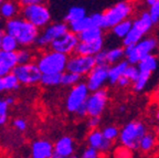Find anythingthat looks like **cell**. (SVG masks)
Returning <instances> with one entry per match:
<instances>
[{
    "instance_id": "56",
    "label": "cell",
    "mask_w": 159,
    "mask_h": 158,
    "mask_svg": "<svg viewBox=\"0 0 159 158\" xmlns=\"http://www.w3.org/2000/svg\"><path fill=\"white\" fill-rule=\"evenodd\" d=\"M158 54H159V50H158Z\"/></svg>"
},
{
    "instance_id": "12",
    "label": "cell",
    "mask_w": 159,
    "mask_h": 158,
    "mask_svg": "<svg viewBox=\"0 0 159 158\" xmlns=\"http://www.w3.org/2000/svg\"><path fill=\"white\" fill-rule=\"evenodd\" d=\"M86 109L89 116H101L107 103V92L99 89L92 92L86 100Z\"/></svg>"
},
{
    "instance_id": "32",
    "label": "cell",
    "mask_w": 159,
    "mask_h": 158,
    "mask_svg": "<svg viewBox=\"0 0 159 158\" xmlns=\"http://www.w3.org/2000/svg\"><path fill=\"white\" fill-rule=\"evenodd\" d=\"M123 57H125L124 48H114V49L107 51V63L108 64H115Z\"/></svg>"
},
{
    "instance_id": "46",
    "label": "cell",
    "mask_w": 159,
    "mask_h": 158,
    "mask_svg": "<svg viewBox=\"0 0 159 158\" xmlns=\"http://www.w3.org/2000/svg\"><path fill=\"white\" fill-rule=\"evenodd\" d=\"M130 80L128 79L127 77H125V75H123V77H119V80H118V82H117V84H118L119 86L120 87H126V86H128L129 84H130Z\"/></svg>"
},
{
    "instance_id": "22",
    "label": "cell",
    "mask_w": 159,
    "mask_h": 158,
    "mask_svg": "<svg viewBox=\"0 0 159 158\" xmlns=\"http://www.w3.org/2000/svg\"><path fill=\"white\" fill-rule=\"evenodd\" d=\"M77 35H79L80 41H94V40L103 38V28L96 27V26H91L89 28L85 29L84 31L80 32Z\"/></svg>"
},
{
    "instance_id": "42",
    "label": "cell",
    "mask_w": 159,
    "mask_h": 158,
    "mask_svg": "<svg viewBox=\"0 0 159 158\" xmlns=\"http://www.w3.org/2000/svg\"><path fill=\"white\" fill-rule=\"evenodd\" d=\"M13 126H15L18 131L23 132V131L27 129V122L22 118H17V119L13 121Z\"/></svg>"
},
{
    "instance_id": "45",
    "label": "cell",
    "mask_w": 159,
    "mask_h": 158,
    "mask_svg": "<svg viewBox=\"0 0 159 158\" xmlns=\"http://www.w3.org/2000/svg\"><path fill=\"white\" fill-rule=\"evenodd\" d=\"M87 124H89V126L91 128L97 127L99 124V116H89V122H87Z\"/></svg>"
},
{
    "instance_id": "21",
    "label": "cell",
    "mask_w": 159,
    "mask_h": 158,
    "mask_svg": "<svg viewBox=\"0 0 159 158\" xmlns=\"http://www.w3.org/2000/svg\"><path fill=\"white\" fill-rule=\"evenodd\" d=\"M20 9L18 3L13 2V1H2V3L0 5V16L6 20L12 19V18L17 17L19 13Z\"/></svg>"
},
{
    "instance_id": "23",
    "label": "cell",
    "mask_w": 159,
    "mask_h": 158,
    "mask_svg": "<svg viewBox=\"0 0 159 158\" xmlns=\"http://www.w3.org/2000/svg\"><path fill=\"white\" fill-rule=\"evenodd\" d=\"M157 64H158L157 58L150 53V54L143 58L137 63V67H138L139 71H145V72H149V73H152L157 69Z\"/></svg>"
},
{
    "instance_id": "49",
    "label": "cell",
    "mask_w": 159,
    "mask_h": 158,
    "mask_svg": "<svg viewBox=\"0 0 159 158\" xmlns=\"http://www.w3.org/2000/svg\"><path fill=\"white\" fill-rule=\"evenodd\" d=\"M5 30H2L1 28H0V49H1V43H2V38L3 35H5Z\"/></svg>"
},
{
    "instance_id": "48",
    "label": "cell",
    "mask_w": 159,
    "mask_h": 158,
    "mask_svg": "<svg viewBox=\"0 0 159 158\" xmlns=\"http://www.w3.org/2000/svg\"><path fill=\"white\" fill-rule=\"evenodd\" d=\"M6 91V86H5V82H3V77H0V93Z\"/></svg>"
},
{
    "instance_id": "25",
    "label": "cell",
    "mask_w": 159,
    "mask_h": 158,
    "mask_svg": "<svg viewBox=\"0 0 159 158\" xmlns=\"http://www.w3.org/2000/svg\"><path fill=\"white\" fill-rule=\"evenodd\" d=\"M62 73H42L40 83L44 86H57L61 84Z\"/></svg>"
},
{
    "instance_id": "5",
    "label": "cell",
    "mask_w": 159,
    "mask_h": 158,
    "mask_svg": "<svg viewBox=\"0 0 159 158\" xmlns=\"http://www.w3.org/2000/svg\"><path fill=\"white\" fill-rule=\"evenodd\" d=\"M152 25H154V22H152V17H150L149 12H143L133 22L132 29L129 30L127 35L123 39L124 47L128 44H135L138 41H140L142 38L147 32H149V30L152 29Z\"/></svg>"
},
{
    "instance_id": "28",
    "label": "cell",
    "mask_w": 159,
    "mask_h": 158,
    "mask_svg": "<svg viewBox=\"0 0 159 158\" xmlns=\"http://www.w3.org/2000/svg\"><path fill=\"white\" fill-rule=\"evenodd\" d=\"M19 42H18V40L13 35L5 33V35L2 38V43H1V49L6 50V51L16 52L19 49Z\"/></svg>"
},
{
    "instance_id": "51",
    "label": "cell",
    "mask_w": 159,
    "mask_h": 158,
    "mask_svg": "<svg viewBox=\"0 0 159 158\" xmlns=\"http://www.w3.org/2000/svg\"><path fill=\"white\" fill-rule=\"evenodd\" d=\"M146 2H147V5L150 7V6H152L155 2H157V0H146Z\"/></svg>"
},
{
    "instance_id": "18",
    "label": "cell",
    "mask_w": 159,
    "mask_h": 158,
    "mask_svg": "<svg viewBox=\"0 0 159 158\" xmlns=\"http://www.w3.org/2000/svg\"><path fill=\"white\" fill-rule=\"evenodd\" d=\"M103 43H104L103 38L89 42L80 41L75 48L74 53L81 55H95L97 52L103 49Z\"/></svg>"
},
{
    "instance_id": "35",
    "label": "cell",
    "mask_w": 159,
    "mask_h": 158,
    "mask_svg": "<svg viewBox=\"0 0 159 158\" xmlns=\"http://www.w3.org/2000/svg\"><path fill=\"white\" fill-rule=\"evenodd\" d=\"M9 104L7 103L5 99H0V126L5 125L8 119V109H9Z\"/></svg>"
},
{
    "instance_id": "17",
    "label": "cell",
    "mask_w": 159,
    "mask_h": 158,
    "mask_svg": "<svg viewBox=\"0 0 159 158\" xmlns=\"http://www.w3.org/2000/svg\"><path fill=\"white\" fill-rule=\"evenodd\" d=\"M17 65V52L0 49V77L12 72Z\"/></svg>"
},
{
    "instance_id": "8",
    "label": "cell",
    "mask_w": 159,
    "mask_h": 158,
    "mask_svg": "<svg viewBox=\"0 0 159 158\" xmlns=\"http://www.w3.org/2000/svg\"><path fill=\"white\" fill-rule=\"evenodd\" d=\"M70 31V28L66 22H59V23H51L44 27L42 32H40L39 37L37 39V45L39 47H48L57 38L64 35Z\"/></svg>"
},
{
    "instance_id": "55",
    "label": "cell",
    "mask_w": 159,
    "mask_h": 158,
    "mask_svg": "<svg viewBox=\"0 0 159 158\" xmlns=\"http://www.w3.org/2000/svg\"><path fill=\"white\" fill-rule=\"evenodd\" d=\"M2 1H3V0H0V5H1V3H2Z\"/></svg>"
},
{
    "instance_id": "52",
    "label": "cell",
    "mask_w": 159,
    "mask_h": 158,
    "mask_svg": "<svg viewBox=\"0 0 159 158\" xmlns=\"http://www.w3.org/2000/svg\"><path fill=\"white\" fill-rule=\"evenodd\" d=\"M2 20H3V18L1 17V16H0V26L2 25Z\"/></svg>"
},
{
    "instance_id": "33",
    "label": "cell",
    "mask_w": 159,
    "mask_h": 158,
    "mask_svg": "<svg viewBox=\"0 0 159 158\" xmlns=\"http://www.w3.org/2000/svg\"><path fill=\"white\" fill-rule=\"evenodd\" d=\"M150 75H152V73H149V72L140 71L137 81L134 82V90L136 92L143 91V90L146 87L147 83H148L149 79H150Z\"/></svg>"
},
{
    "instance_id": "24",
    "label": "cell",
    "mask_w": 159,
    "mask_h": 158,
    "mask_svg": "<svg viewBox=\"0 0 159 158\" xmlns=\"http://www.w3.org/2000/svg\"><path fill=\"white\" fill-rule=\"evenodd\" d=\"M91 26H93L92 20H91V16H89V17L85 16L82 19H79V20H76V21H73V22L69 23L70 31H72V32L76 33V35H79L80 32L84 31L85 29L89 28Z\"/></svg>"
},
{
    "instance_id": "47",
    "label": "cell",
    "mask_w": 159,
    "mask_h": 158,
    "mask_svg": "<svg viewBox=\"0 0 159 158\" xmlns=\"http://www.w3.org/2000/svg\"><path fill=\"white\" fill-rule=\"evenodd\" d=\"M44 0H19V3L21 6H28V5H33V3H43Z\"/></svg>"
},
{
    "instance_id": "53",
    "label": "cell",
    "mask_w": 159,
    "mask_h": 158,
    "mask_svg": "<svg viewBox=\"0 0 159 158\" xmlns=\"http://www.w3.org/2000/svg\"><path fill=\"white\" fill-rule=\"evenodd\" d=\"M156 117H157V119H158V121H159V111L157 112V115H156Z\"/></svg>"
},
{
    "instance_id": "41",
    "label": "cell",
    "mask_w": 159,
    "mask_h": 158,
    "mask_svg": "<svg viewBox=\"0 0 159 158\" xmlns=\"http://www.w3.org/2000/svg\"><path fill=\"white\" fill-rule=\"evenodd\" d=\"M91 20L93 26L103 28V13H94L91 16Z\"/></svg>"
},
{
    "instance_id": "1",
    "label": "cell",
    "mask_w": 159,
    "mask_h": 158,
    "mask_svg": "<svg viewBox=\"0 0 159 158\" xmlns=\"http://www.w3.org/2000/svg\"><path fill=\"white\" fill-rule=\"evenodd\" d=\"M3 29L6 33L13 35L22 47H29L35 43L40 35L39 28L22 17L7 20Z\"/></svg>"
},
{
    "instance_id": "27",
    "label": "cell",
    "mask_w": 159,
    "mask_h": 158,
    "mask_svg": "<svg viewBox=\"0 0 159 158\" xmlns=\"http://www.w3.org/2000/svg\"><path fill=\"white\" fill-rule=\"evenodd\" d=\"M86 16L85 9L82 7H72L70 8V10L67 11L66 16L64 18V21L66 23H71L73 21H76L79 19H82Z\"/></svg>"
},
{
    "instance_id": "9",
    "label": "cell",
    "mask_w": 159,
    "mask_h": 158,
    "mask_svg": "<svg viewBox=\"0 0 159 158\" xmlns=\"http://www.w3.org/2000/svg\"><path fill=\"white\" fill-rule=\"evenodd\" d=\"M89 89L86 83L79 82L77 84L73 85L72 90L70 91L69 95L66 97V109L71 113H75L82 104L86 102L87 97L89 95Z\"/></svg>"
},
{
    "instance_id": "44",
    "label": "cell",
    "mask_w": 159,
    "mask_h": 158,
    "mask_svg": "<svg viewBox=\"0 0 159 158\" xmlns=\"http://www.w3.org/2000/svg\"><path fill=\"white\" fill-rule=\"evenodd\" d=\"M75 114H76L77 116L80 117H84L87 115V109H86V103L82 104L81 106L79 107V109H76V112H75Z\"/></svg>"
},
{
    "instance_id": "14",
    "label": "cell",
    "mask_w": 159,
    "mask_h": 158,
    "mask_svg": "<svg viewBox=\"0 0 159 158\" xmlns=\"http://www.w3.org/2000/svg\"><path fill=\"white\" fill-rule=\"evenodd\" d=\"M108 65L107 64H96L93 70L89 72L87 77L86 84L89 91L94 92L99 90L108 80Z\"/></svg>"
},
{
    "instance_id": "7",
    "label": "cell",
    "mask_w": 159,
    "mask_h": 158,
    "mask_svg": "<svg viewBox=\"0 0 159 158\" xmlns=\"http://www.w3.org/2000/svg\"><path fill=\"white\" fill-rule=\"evenodd\" d=\"M13 73L17 75L18 80L23 85H33L40 83L42 77V72L39 69L37 63H27V64H18L13 69Z\"/></svg>"
},
{
    "instance_id": "26",
    "label": "cell",
    "mask_w": 159,
    "mask_h": 158,
    "mask_svg": "<svg viewBox=\"0 0 159 158\" xmlns=\"http://www.w3.org/2000/svg\"><path fill=\"white\" fill-rule=\"evenodd\" d=\"M132 26H133V22L130 20H123L120 21L119 23L115 25L113 27V33H114L116 37L118 38H123L124 39L125 37L127 35V33L129 32V30L132 29Z\"/></svg>"
},
{
    "instance_id": "54",
    "label": "cell",
    "mask_w": 159,
    "mask_h": 158,
    "mask_svg": "<svg viewBox=\"0 0 159 158\" xmlns=\"http://www.w3.org/2000/svg\"><path fill=\"white\" fill-rule=\"evenodd\" d=\"M157 134L159 135V126H158V128H157Z\"/></svg>"
},
{
    "instance_id": "50",
    "label": "cell",
    "mask_w": 159,
    "mask_h": 158,
    "mask_svg": "<svg viewBox=\"0 0 159 158\" xmlns=\"http://www.w3.org/2000/svg\"><path fill=\"white\" fill-rule=\"evenodd\" d=\"M6 101H7V103L9 104V105H12L13 103H15V100H13V97H11V96H8V97H6Z\"/></svg>"
},
{
    "instance_id": "15",
    "label": "cell",
    "mask_w": 159,
    "mask_h": 158,
    "mask_svg": "<svg viewBox=\"0 0 159 158\" xmlns=\"http://www.w3.org/2000/svg\"><path fill=\"white\" fill-rule=\"evenodd\" d=\"M74 153V142L69 136H63L54 144L53 158H67Z\"/></svg>"
},
{
    "instance_id": "30",
    "label": "cell",
    "mask_w": 159,
    "mask_h": 158,
    "mask_svg": "<svg viewBox=\"0 0 159 158\" xmlns=\"http://www.w3.org/2000/svg\"><path fill=\"white\" fill-rule=\"evenodd\" d=\"M155 144H156V138L155 136L150 133H146L143 138L140 139V143H139V149L144 153H147V151H150L152 148H154Z\"/></svg>"
},
{
    "instance_id": "40",
    "label": "cell",
    "mask_w": 159,
    "mask_h": 158,
    "mask_svg": "<svg viewBox=\"0 0 159 158\" xmlns=\"http://www.w3.org/2000/svg\"><path fill=\"white\" fill-rule=\"evenodd\" d=\"M96 64H108L107 63V51L105 50H101L94 55Z\"/></svg>"
},
{
    "instance_id": "58",
    "label": "cell",
    "mask_w": 159,
    "mask_h": 158,
    "mask_svg": "<svg viewBox=\"0 0 159 158\" xmlns=\"http://www.w3.org/2000/svg\"><path fill=\"white\" fill-rule=\"evenodd\" d=\"M157 1H158V0H157Z\"/></svg>"
},
{
    "instance_id": "3",
    "label": "cell",
    "mask_w": 159,
    "mask_h": 158,
    "mask_svg": "<svg viewBox=\"0 0 159 158\" xmlns=\"http://www.w3.org/2000/svg\"><path fill=\"white\" fill-rule=\"evenodd\" d=\"M146 133V126L142 122H130L126 124L119 133V142L123 146H126L127 148L136 151L139 149L140 139Z\"/></svg>"
},
{
    "instance_id": "11",
    "label": "cell",
    "mask_w": 159,
    "mask_h": 158,
    "mask_svg": "<svg viewBox=\"0 0 159 158\" xmlns=\"http://www.w3.org/2000/svg\"><path fill=\"white\" fill-rule=\"evenodd\" d=\"M157 40L155 38H148V39H142L134 45L132 52L127 55V61L129 64H137L143 58L150 54L157 48Z\"/></svg>"
},
{
    "instance_id": "16",
    "label": "cell",
    "mask_w": 159,
    "mask_h": 158,
    "mask_svg": "<svg viewBox=\"0 0 159 158\" xmlns=\"http://www.w3.org/2000/svg\"><path fill=\"white\" fill-rule=\"evenodd\" d=\"M53 153H54V146L44 139L34 141L31 145L32 158H52Z\"/></svg>"
},
{
    "instance_id": "10",
    "label": "cell",
    "mask_w": 159,
    "mask_h": 158,
    "mask_svg": "<svg viewBox=\"0 0 159 158\" xmlns=\"http://www.w3.org/2000/svg\"><path fill=\"white\" fill-rule=\"evenodd\" d=\"M96 65L94 55L74 54L67 61L66 70L80 75H87Z\"/></svg>"
},
{
    "instance_id": "20",
    "label": "cell",
    "mask_w": 159,
    "mask_h": 158,
    "mask_svg": "<svg viewBox=\"0 0 159 158\" xmlns=\"http://www.w3.org/2000/svg\"><path fill=\"white\" fill-rule=\"evenodd\" d=\"M129 65L128 61H119L108 69V81L111 84H117L119 77H123L125 70Z\"/></svg>"
},
{
    "instance_id": "38",
    "label": "cell",
    "mask_w": 159,
    "mask_h": 158,
    "mask_svg": "<svg viewBox=\"0 0 159 158\" xmlns=\"http://www.w3.org/2000/svg\"><path fill=\"white\" fill-rule=\"evenodd\" d=\"M149 15L152 17V20L154 23H157L159 21V0L157 2H155L152 6H150L149 9Z\"/></svg>"
},
{
    "instance_id": "6",
    "label": "cell",
    "mask_w": 159,
    "mask_h": 158,
    "mask_svg": "<svg viewBox=\"0 0 159 158\" xmlns=\"http://www.w3.org/2000/svg\"><path fill=\"white\" fill-rule=\"evenodd\" d=\"M132 13V6L126 1L116 3L103 13V29L113 28L123 20H126Z\"/></svg>"
},
{
    "instance_id": "57",
    "label": "cell",
    "mask_w": 159,
    "mask_h": 158,
    "mask_svg": "<svg viewBox=\"0 0 159 158\" xmlns=\"http://www.w3.org/2000/svg\"><path fill=\"white\" fill-rule=\"evenodd\" d=\"M158 94H159V90H158Z\"/></svg>"
},
{
    "instance_id": "2",
    "label": "cell",
    "mask_w": 159,
    "mask_h": 158,
    "mask_svg": "<svg viewBox=\"0 0 159 158\" xmlns=\"http://www.w3.org/2000/svg\"><path fill=\"white\" fill-rule=\"evenodd\" d=\"M67 54L51 50L38 59L37 64L42 73H63L66 70Z\"/></svg>"
},
{
    "instance_id": "43",
    "label": "cell",
    "mask_w": 159,
    "mask_h": 158,
    "mask_svg": "<svg viewBox=\"0 0 159 158\" xmlns=\"http://www.w3.org/2000/svg\"><path fill=\"white\" fill-rule=\"evenodd\" d=\"M132 151V149L127 148L126 146H123L122 148L117 149L116 154H115V155L118 156V157H130V155H129V154H125V153H127V151Z\"/></svg>"
},
{
    "instance_id": "37",
    "label": "cell",
    "mask_w": 159,
    "mask_h": 158,
    "mask_svg": "<svg viewBox=\"0 0 159 158\" xmlns=\"http://www.w3.org/2000/svg\"><path fill=\"white\" fill-rule=\"evenodd\" d=\"M139 73H140V71H139L138 67H135L134 64H129L125 70L124 75L128 77L132 82H136L139 77Z\"/></svg>"
},
{
    "instance_id": "34",
    "label": "cell",
    "mask_w": 159,
    "mask_h": 158,
    "mask_svg": "<svg viewBox=\"0 0 159 158\" xmlns=\"http://www.w3.org/2000/svg\"><path fill=\"white\" fill-rule=\"evenodd\" d=\"M17 60L18 64H27L32 62V53L27 49H18L17 51Z\"/></svg>"
},
{
    "instance_id": "29",
    "label": "cell",
    "mask_w": 159,
    "mask_h": 158,
    "mask_svg": "<svg viewBox=\"0 0 159 158\" xmlns=\"http://www.w3.org/2000/svg\"><path fill=\"white\" fill-rule=\"evenodd\" d=\"M81 77H82V75L66 70V72H63L62 73L61 84L64 85V86H73V85L77 84L79 82H81Z\"/></svg>"
},
{
    "instance_id": "19",
    "label": "cell",
    "mask_w": 159,
    "mask_h": 158,
    "mask_svg": "<svg viewBox=\"0 0 159 158\" xmlns=\"http://www.w3.org/2000/svg\"><path fill=\"white\" fill-rule=\"evenodd\" d=\"M87 143L89 146H93L102 153H107L112 147V141L105 138L101 131L94 129L87 137Z\"/></svg>"
},
{
    "instance_id": "39",
    "label": "cell",
    "mask_w": 159,
    "mask_h": 158,
    "mask_svg": "<svg viewBox=\"0 0 159 158\" xmlns=\"http://www.w3.org/2000/svg\"><path fill=\"white\" fill-rule=\"evenodd\" d=\"M98 149H96L93 146H89L83 151L82 153V157L83 158H97L98 157Z\"/></svg>"
},
{
    "instance_id": "36",
    "label": "cell",
    "mask_w": 159,
    "mask_h": 158,
    "mask_svg": "<svg viewBox=\"0 0 159 158\" xmlns=\"http://www.w3.org/2000/svg\"><path fill=\"white\" fill-rule=\"evenodd\" d=\"M102 133L105 138H107L108 141H114L117 137H119V133H120V132H119L118 128L115 127V126H107V127H105V128L103 129Z\"/></svg>"
},
{
    "instance_id": "31",
    "label": "cell",
    "mask_w": 159,
    "mask_h": 158,
    "mask_svg": "<svg viewBox=\"0 0 159 158\" xmlns=\"http://www.w3.org/2000/svg\"><path fill=\"white\" fill-rule=\"evenodd\" d=\"M3 82H5L6 91H15V90L19 89V85L21 83L18 80L17 75L13 72H10L8 74L3 75Z\"/></svg>"
},
{
    "instance_id": "4",
    "label": "cell",
    "mask_w": 159,
    "mask_h": 158,
    "mask_svg": "<svg viewBox=\"0 0 159 158\" xmlns=\"http://www.w3.org/2000/svg\"><path fill=\"white\" fill-rule=\"evenodd\" d=\"M21 17L30 21L38 28H44L51 21V13L48 7L43 3L23 6L21 9Z\"/></svg>"
},
{
    "instance_id": "13",
    "label": "cell",
    "mask_w": 159,
    "mask_h": 158,
    "mask_svg": "<svg viewBox=\"0 0 159 158\" xmlns=\"http://www.w3.org/2000/svg\"><path fill=\"white\" fill-rule=\"evenodd\" d=\"M79 42V35L76 33L72 32V31H69L64 35L54 40L50 44V48H51V50H54V51L61 52V53L69 55L71 53H74L75 48H76Z\"/></svg>"
}]
</instances>
